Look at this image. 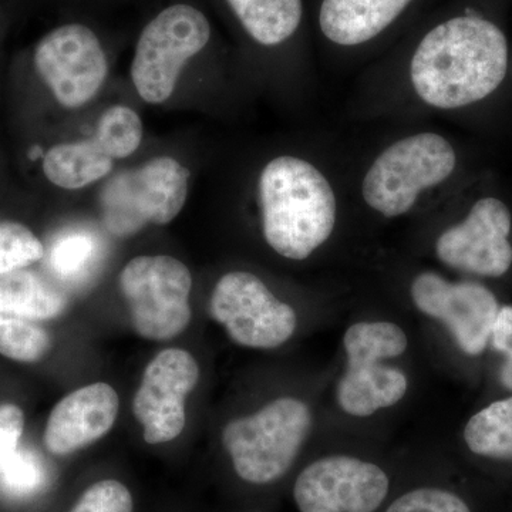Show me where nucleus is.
<instances>
[{
    "instance_id": "nucleus-1",
    "label": "nucleus",
    "mask_w": 512,
    "mask_h": 512,
    "mask_svg": "<svg viewBox=\"0 0 512 512\" xmlns=\"http://www.w3.org/2000/svg\"><path fill=\"white\" fill-rule=\"evenodd\" d=\"M508 45L494 23L456 18L421 40L412 60V82L430 106L458 109L490 96L503 83Z\"/></svg>"
},
{
    "instance_id": "nucleus-14",
    "label": "nucleus",
    "mask_w": 512,
    "mask_h": 512,
    "mask_svg": "<svg viewBox=\"0 0 512 512\" xmlns=\"http://www.w3.org/2000/svg\"><path fill=\"white\" fill-rule=\"evenodd\" d=\"M120 400L107 383H94L67 394L50 413L45 446L55 456H67L106 436L119 414Z\"/></svg>"
},
{
    "instance_id": "nucleus-17",
    "label": "nucleus",
    "mask_w": 512,
    "mask_h": 512,
    "mask_svg": "<svg viewBox=\"0 0 512 512\" xmlns=\"http://www.w3.org/2000/svg\"><path fill=\"white\" fill-rule=\"evenodd\" d=\"M113 161L94 138L53 146L43 158L47 180L63 190H80L103 180L113 170Z\"/></svg>"
},
{
    "instance_id": "nucleus-5",
    "label": "nucleus",
    "mask_w": 512,
    "mask_h": 512,
    "mask_svg": "<svg viewBox=\"0 0 512 512\" xmlns=\"http://www.w3.org/2000/svg\"><path fill=\"white\" fill-rule=\"evenodd\" d=\"M190 175L173 157H156L117 175L101 194L107 229L117 237H130L150 224H170L183 211Z\"/></svg>"
},
{
    "instance_id": "nucleus-6",
    "label": "nucleus",
    "mask_w": 512,
    "mask_h": 512,
    "mask_svg": "<svg viewBox=\"0 0 512 512\" xmlns=\"http://www.w3.org/2000/svg\"><path fill=\"white\" fill-rule=\"evenodd\" d=\"M456 153L446 138L424 133L386 148L363 181V197L384 217H399L413 207L421 191L446 181Z\"/></svg>"
},
{
    "instance_id": "nucleus-2",
    "label": "nucleus",
    "mask_w": 512,
    "mask_h": 512,
    "mask_svg": "<svg viewBox=\"0 0 512 512\" xmlns=\"http://www.w3.org/2000/svg\"><path fill=\"white\" fill-rule=\"evenodd\" d=\"M264 235L269 247L302 261L332 234L336 198L325 175L308 161L278 157L259 178Z\"/></svg>"
},
{
    "instance_id": "nucleus-30",
    "label": "nucleus",
    "mask_w": 512,
    "mask_h": 512,
    "mask_svg": "<svg viewBox=\"0 0 512 512\" xmlns=\"http://www.w3.org/2000/svg\"><path fill=\"white\" fill-rule=\"evenodd\" d=\"M491 342L498 352L507 356V362L501 370V382L512 390V306H504L498 311Z\"/></svg>"
},
{
    "instance_id": "nucleus-29",
    "label": "nucleus",
    "mask_w": 512,
    "mask_h": 512,
    "mask_svg": "<svg viewBox=\"0 0 512 512\" xmlns=\"http://www.w3.org/2000/svg\"><path fill=\"white\" fill-rule=\"evenodd\" d=\"M25 429V416L16 404L0 406V461L19 448L20 437Z\"/></svg>"
},
{
    "instance_id": "nucleus-7",
    "label": "nucleus",
    "mask_w": 512,
    "mask_h": 512,
    "mask_svg": "<svg viewBox=\"0 0 512 512\" xmlns=\"http://www.w3.org/2000/svg\"><path fill=\"white\" fill-rule=\"evenodd\" d=\"M191 288L190 269L174 256H137L120 274L134 330L158 342L174 339L190 325Z\"/></svg>"
},
{
    "instance_id": "nucleus-21",
    "label": "nucleus",
    "mask_w": 512,
    "mask_h": 512,
    "mask_svg": "<svg viewBox=\"0 0 512 512\" xmlns=\"http://www.w3.org/2000/svg\"><path fill=\"white\" fill-rule=\"evenodd\" d=\"M343 345L348 362H382L402 355L407 349V336L393 323L360 322L350 326Z\"/></svg>"
},
{
    "instance_id": "nucleus-13",
    "label": "nucleus",
    "mask_w": 512,
    "mask_h": 512,
    "mask_svg": "<svg viewBox=\"0 0 512 512\" xmlns=\"http://www.w3.org/2000/svg\"><path fill=\"white\" fill-rule=\"evenodd\" d=\"M510 231L511 214L504 202L484 198L471 208L466 220L441 235L437 255L451 268L497 278L512 264Z\"/></svg>"
},
{
    "instance_id": "nucleus-8",
    "label": "nucleus",
    "mask_w": 512,
    "mask_h": 512,
    "mask_svg": "<svg viewBox=\"0 0 512 512\" xmlns=\"http://www.w3.org/2000/svg\"><path fill=\"white\" fill-rule=\"evenodd\" d=\"M33 62L57 103L66 109H79L93 100L109 74L103 40L79 20L46 33L35 47Z\"/></svg>"
},
{
    "instance_id": "nucleus-18",
    "label": "nucleus",
    "mask_w": 512,
    "mask_h": 512,
    "mask_svg": "<svg viewBox=\"0 0 512 512\" xmlns=\"http://www.w3.org/2000/svg\"><path fill=\"white\" fill-rule=\"evenodd\" d=\"M225 3L258 45H282L301 25L302 0H225Z\"/></svg>"
},
{
    "instance_id": "nucleus-4",
    "label": "nucleus",
    "mask_w": 512,
    "mask_h": 512,
    "mask_svg": "<svg viewBox=\"0 0 512 512\" xmlns=\"http://www.w3.org/2000/svg\"><path fill=\"white\" fill-rule=\"evenodd\" d=\"M311 424L308 406L284 397L252 416L231 421L222 433V443L242 480L274 483L292 467Z\"/></svg>"
},
{
    "instance_id": "nucleus-20",
    "label": "nucleus",
    "mask_w": 512,
    "mask_h": 512,
    "mask_svg": "<svg viewBox=\"0 0 512 512\" xmlns=\"http://www.w3.org/2000/svg\"><path fill=\"white\" fill-rule=\"evenodd\" d=\"M464 439L478 456L512 458V397L490 404L471 417Z\"/></svg>"
},
{
    "instance_id": "nucleus-24",
    "label": "nucleus",
    "mask_w": 512,
    "mask_h": 512,
    "mask_svg": "<svg viewBox=\"0 0 512 512\" xmlns=\"http://www.w3.org/2000/svg\"><path fill=\"white\" fill-rule=\"evenodd\" d=\"M96 254L97 244L93 235L84 231H70L53 242L49 265L59 278L73 281L89 271Z\"/></svg>"
},
{
    "instance_id": "nucleus-28",
    "label": "nucleus",
    "mask_w": 512,
    "mask_h": 512,
    "mask_svg": "<svg viewBox=\"0 0 512 512\" xmlns=\"http://www.w3.org/2000/svg\"><path fill=\"white\" fill-rule=\"evenodd\" d=\"M386 512H471L460 497L437 488H420L394 501Z\"/></svg>"
},
{
    "instance_id": "nucleus-22",
    "label": "nucleus",
    "mask_w": 512,
    "mask_h": 512,
    "mask_svg": "<svg viewBox=\"0 0 512 512\" xmlns=\"http://www.w3.org/2000/svg\"><path fill=\"white\" fill-rule=\"evenodd\" d=\"M143 134V121L136 111L117 104L104 111L93 138L111 160H121L137 151Z\"/></svg>"
},
{
    "instance_id": "nucleus-26",
    "label": "nucleus",
    "mask_w": 512,
    "mask_h": 512,
    "mask_svg": "<svg viewBox=\"0 0 512 512\" xmlns=\"http://www.w3.org/2000/svg\"><path fill=\"white\" fill-rule=\"evenodd\" d=\"M46 480L42 460L26 448H18L0 461V485L9 494L30 495L39 491Z\"/></svg>"
},
{
    "instance_id": "nucleus-25",
    "label": "nucleus",
    "mask_w": 512,
    "mask_h": 512,
    "mask_svg": "<svg viewBox=\"0 0 512 512\" xmlns=\"http://www.w3.org/2000/svg\"><path fill=\"white\" fill-rule=\"evenodd\" d=\"M45 256V247L26 225L0 221V275L20 271Z\"/></svg>"
},
{
    "instance_id": "nucleus-12",
    "label": "nucleus",
    "mask_w": 512,
    "mask_h": 512,
    "mask_svg": "<svg viewBox=\"0 0 512 512\" xmlns=\"http://www.w3.org/2000/svg\"><path fill=\"white\" fill-rule=\"evenodd\" d=\"M412 298L421 312L447 326L467 355H480L490 342L500 308L484 286L453 284L436 274H421L414 279Z\"/></svg>"
},
{
    "instance_id": "nucleus-16",
    "label": "nucleus",
    "mask_w": 512,
    "mask_h": 512,
    "mask_svg": "<svg viewBox=\"0 0 512 512\" xmlns=\"http://www.w3.org/2000/svg\"><path fill=\"white\" fill-rule=\"evenodd\" d=\"M407 377L394 367L380 362H348V370L340 380L338 402L346 413L367 417L403 399Z\"/></svg>"
},
{
    "instance_id": "nucleus-23",
    "label": "nucleus",
    "mask_w": 512,
    "mask_h": 512,
    "mask_svg": "<svg viewBox=\"0 0 512 512\" xmlns=\"http://www.w3.org/2000/svg\"><path fill=\"white\" fill-rule=\"evenodd\" d=\"M50 346L49 333L32 320L0 313V355L16 362L33 363L45 357Z\"/></svg>"
},
{
    "instance_id": "nucleus-9",
    "label": "nucleus",
    "mask_w": 512,
    "mask_h": 512,
    "mask_svg": "<svg viewBox=\"0 0 512 512\" xmlns=\"http://www.w3.org/2000/svg\"><path fill=\"white\" fill-rule=\"evenodd\" d=\"M212 319L239 346L274 349L288 342L296 330V313L276 299L258 276L229 272L215 285L210 301Z\"/></svg>"
},
{
    "instance_id": "nucleus-27",
    "label": "nucleus",
    "mask_w": 512,
    "mask_h": 512,
    "mask_svg": "<svg viewBox=\"0 0 512 512\" xmlns=\"http://www.w3.org/2000/svg\"><path fill=\"white\" fill-rule=\"evenodd\" d=\"M70 512H133V497L119 481L103 480L93 484Z\"/></svg>"
},
{
    "instance_id": "nucleus-15",
    "label": "nucleus",
    "mask_w": 512,
    "mask_h": 512,
    "mask_svg": "<svg viewBox=\"0 0 512 512\" xmlns=\"http://www.w3.org/2000/svg\"><path fill=\"white\" fill-rule=\"evenodd\" d=\"M410 2L412 0H323L320 29L338 45H360L392 25Z\"/></svg>"
},
{
    "instance_id": "nucleus-11",
    "label": "nucleus",
    "mask_w": 512,
    "mask_h": 512,
    "mask_svg": "<svg viewBox=\"0 0 512 512\" xmlns=\"http://www.w3.org/2000/svg\"><path fill=\"white\" fill-rule=\"evenodd\" d=\"M200 380V366L190 352L165 349L144 370L133 412L148 444L173 441L185 427V400Z\"/></svg>"
},
{
    "instance_id": "nucleus-3",
    "label": "nucleus",
    "mask_w": 512,
    "mask_h": 512,
    "mask_svg": "<svg viewBox=\"0 0 512 512\" xmlns=\"http://www.w3.org/2000/svg\"><path fill=\"white\" fill-rule=\"evenodd\" d=\"M212 39V26L194 3L177 0L158 10L138 35L131 80L148 104L173 96L185 66L201 55Z\"/></svg>"
},
{
    "instance_id": "nucleus-19",
    "label": "nucleus",
    "mask_w": 512,
    "mask_h": 512,
    "mask_svg": "<svg viewBox=\"0 0 512 512\" xmlns=\"http://www.w3.org/2000/svg\"><path fill=\"white\" fill-rule=\"evenodd\" d=\"M66 309L63 293L33 272L0 275V313L26 320H49Z\"/></svg>"
},
{
    "instance_id": "nucleus-10",
    "label": "nucleus",
    "mask_w": 512,
    "mask_h": 512,
    "mask_svg": "<svg viewBox=\"0 0 512 512\" xmlns=\"http://www.w3.org/2000/svg\"><path fill=\"white\" fill-rule=\"evenodd\" d=\"M389 491L382 468L357 458L333 456L299 474L293 497L301 512H375Z\"/></svg>"
}]
</instances>
